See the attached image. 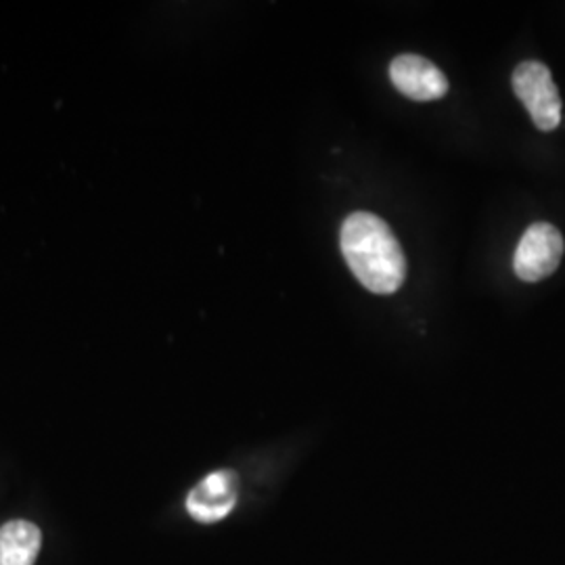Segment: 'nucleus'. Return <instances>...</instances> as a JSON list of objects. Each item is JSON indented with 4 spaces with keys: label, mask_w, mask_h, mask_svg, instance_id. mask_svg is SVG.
I'll return each instance as SVG.
<instances>
[{
    "label": "nucleus",
    "mask_w": 565,
    "mask_h": 565,
    "mask_svg": "<svg viewBox=\"0 0 565 565\" xmlns=\"http://www.w3.org/2000/svg\"><path fill=\"white\" fill-rule=\"evenodd\" d=\"M342 254L354 277L373 294L401 289L406 277L403 247L375 214L354 212L342 226Z\"/></svg>",
    "instance_id": "f257e3e1"
},
{
    "label": "nucleus",
    "mask_w": 565,
    "mask_h": 565,
    "mask_svg": "<svg viewBox=\"0 0 565 565\" xmlns=\"http://www.w3.org/2000/svg\"><path fill=\"white\" fill-rule=\"evenodd\" d=\"M513 90L539 130H555L562 121V99L545 63L524 61L513 72Z\"/></svg>",
    "instance_id": "f03ea898"
},
{
    "label": "nucleus",
    "mask_w": 565,
    "mask_h": 565,
    "mask_svg": "<svg viewBox=\"0 0 565 565\" xmlns=\"http://www.w3.org/2000/svg\"><path fill=\"white\" fill-rule=\"evenodd\" d=\"M564 256V237L548 223L532 224L518 243L513 268L525 282L543 281L557 270Z\"/></svg>",
    "instance_id": "7ed1b4c3"
},
{
    "label": "nucleus",
    "mask_w": 565,
    "mask_h": 565,
    "mask_svg": "<svg viewBox=\"0 0 565 565\" xmlns=\"http://www.w3.org/2000/svg\"><path fill=\"white\" fill-rule=\"evenodd\" d=\"M239 494V478L231 469H221L205 476L186 497V511L195 522L216 524L224 520L235 505Z\"/></svg>",
    "instance_id": "20e7f679"
},
{
    "label": "nucleus",
    "mask_w": 565,
    "mask_h": 565,
    "mask_svg": "<svg viewBox=\"0 0 565 565\" xmlns=\"http://www.w3.org/2000/svg\"><path fill=\"white\" fill-rule=\"evenodd\" d=\"M392 84L413 102H436L448 93L445 74L422 55H401L390 65Z\"/></svg>",
    "instance_id": "39448f33"
},
{
    "label": "nucleus",
    "mask_w": 565,
    "mask_h": 565,
    "mask_svg": "<svg viewBox=\"0 0 565 565\" xmlns=\"http://www.w3.org/2000/svg\"><path fill=\"white\" fill-rule=\"evenodd\" d=\"M41 546L39 525L25 520L0 525V565H34Z\"/></svg>",
    "instance_id": "423d86ee"
}]
</instances>
